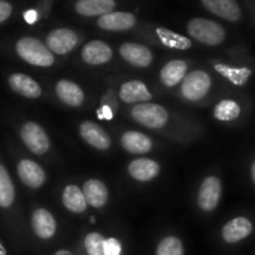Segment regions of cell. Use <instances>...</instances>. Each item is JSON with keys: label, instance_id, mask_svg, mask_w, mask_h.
Segmentation results:
<instances>
[{"label": "cell", "instance_id": "1", "mask_svg": "<svg viewBox=\"0 0 255 255\" xmlns=\"http://www.w3.org/2000/svg\"><path fill=\"white\" fill-rule=\"evenodd\" d=\"M16 55L36 67H49L55 63V55L48 49V46L33 36H22L15 43Z\"/></svg>", "mask_w": 255, "mask_h": 255}, {"label": "cell", "instance_id": "2", "mask_svg": "<svg viewBox=\"0 0 255 255\" xmlns=\"http://www.w3.org/2000/svg\"><path fill=\"white\" fill-rule=\"evenodd\" d=\"M81 255H123L120 239L106 236L100 232H88L79 242Z\"/></svg>", "mask_w": 255, "mask_h": 255}, {"label": "cell", "instance_id": "3", "mask_svg": "<svg viewBox=\"0 0 255 255\" xmlns=\"http://www.w3.org/2000/svg\"><path fill=\"white\" fill-rule=\"evenodd\" d=\"M188 34L193 36L196 40L209 45L217 46L224 42L226 39V30L221 24L206 19V18H193L187 24Z\"/></svg>", "mask_w": 255, "mask_h": 255}, {"label": "cell", "instance_id": "4", "mask_svg": "<svg viewBox=\"0 0 255 255\" xmlns=\"http://www.w3.org/2000/svg\"><path fill=\"white\" fill-rule=\"evenodd\" d=\"M130 115L137 124H140L146 128H154V130L164 127L169 121L167 111L161 105L151 103V102L134 105L131 108Z\"/></svg>", "mask_w": 255, "mask_h": 255}, {"label": "cell", "instance_id": "5", "mask_svg": "<svg viewBox=\"0 0 255 255\" xmlns=\"http://www.w3.org/2000/svg\"><path fill=\"white\" fill-rule=\"evenodd\" d=\"M19 137L25 148L36 155H43L51 149L48 133L36 121H25L19 128Z\"/></svg>", "mask_w": 255, "mask_h": 255}, {"label": "cell", "instance_id": "6", "mask_svg": "<svg viewBox=\"0 0 255 255\" xmlns=\"http://www.w3.org/2000/svg\"><path fill=\"white\" fill-rule=\"evenodd\" d=\"M45 45L54 55H66L79 45V34L67 27L54 28L46 34Z\"/></svg>", "mask_w": 255, "mask_h": 255}, {"label": "cell", "instance_id": "7", "mask_svg": "<svg viewBox=\"0 0 255 255\" xmlns=\"http://www.w3.org/2000/svg\"><path fill=\"white\" fill-rule=\"evenodd\" d=\"M211 85L212 79L205 70H193L184 78L181 84V93L187 100L197 102L209 93Z\"/></svg>", "mask_w": 255, "mask_h": 255}, {"label": "cell", "instance_id": "8", "mask_svg": "<svg viewBox=\"0 0 255 255\" xmlns=\"http://www.w3.org/2000/svg\"><path fill=\"white\" fill-rule=\"evenodd\" d=\"M30 227L33 235L40 241H51L57 235V220L46 208H36L30 217Z\"/></svg>", "mask_w": 255, "mask_h": 255}, {"label": "cell", "instance_id": "9", "mask_svg": "<svg viewBox=\"0 0 255 255\" xmlns=\"http://www.w3.org/2000/svg\"><path fill=\"white\" fill-rule=\"evenodd\" d=\"M16 175L18 179L30 190H39L46 182V172L45 169L30 158H21L16 164Z\"/></svg>", "mask_w": 255, "mask_h": 255}, {"label": "cell", "instance_id": "10", "mask_svg": "<svg viewBox=\"0 0 255 255\" xmlns=\"http://www.w3.org/2000/svg\"><path fill=\"white\" fill-rule=\"evenodd\" d=\"M79 136L81 139L97 151H108L112 146V140L108 131L100 127L94 121H84L79 124Z\"/></svg>", "mask_w": 255, "mask_h": 255}, {"label": "cell", "instance_id": "11", "mask_svg": "<svg viewBox=\"0 0 255 255\" xmlns=\"http://www.w3.org/2000/svg\"><path fill=\"white\" fill-rule=\"evenodd\" d=\"M221 191H223L221 181L217 176H208L202 182L200 190H199V197H197L199 208L206 212L214 211L220 203Z\"/></svg>", "mask_w": 255, "mask_h": 255}, {"label": "cell", "instance_id": "12", "mask_svg": "<svg viewBox=\"0 0 255 255\" xmlns=\"http://www.w3.org/2000/svg\"><path fill=\"white\" fill-rule=\"evenodd\" d=\"M112 46L103 40L94 39L84 45L81 49V58L90 66H102L112 60Z\"/></svg>", "mask_w": 255, "mask_h": 255}, {"label": "cell", "instance_id": "13", "mask_svg": "<svg viewBox=\"0 0 255 255\" xmlns=\"http://www.w3.org/2000/svg\"><path fill=\"white\" fill-rule=\"evenodd\" d=\"M7 85L13 93L19 94L25 99H39L42 96L40 84L36 79H33L31 76L21 73V72H15V73L9 75Z\"/></svg>", "mask_w": 255, "mask_h": 255}, {"label": "cell", "instance_id": "14", "mask_svg": "<svg viewBox=\"0 0 255 255\" xmlns=\"http://www.w3.org/2000/svg\"><path fill=\"white\" fill-rule=\"evenodd\" d=\"M82 193L87 200V205L94 209H102L109 202V188L102 179H87L82 185Z\"/></svg>", "mask_w": 255, "mask_h": 255}, {"label": "cell", "instance_id": "15", "mask_svg": "<svg viewBox=\"0 0 255 255\" xmlns=\"http://www.w3.org/2000/svg\"><path fill=\"white\" fill-rule=\"evenodd\" d=\"M55 94L58 100L69 108H79L85 102L84 90L70 79H60L55 84Z\"/></svg>", "mask_w": 255, "mask_h": 255}, {"label": "cell", "instance_id": "16", "mask_svg": "<svg viewBox=\"0 0 255 255\" xmlns=\"http://www.w3.org/2000/svg\"><path fill=\"white\" fill-rule=\"evenodd\" d=\"M120 55L134 67H148L152 63L151 49L136 42H124L120 46Z\"/></svg>", "mask_w": 255, "mask_h": 255}, {"label": "cell", "instance_id": "17", "mask_svg": "<svg viewBox=\"0 0 255 255\" xmlns=\"http://www.w3.org/2000/svg\"><path fill=\"white\" fill-rule=\"evenodd\" d=\"M97 25L106 31H126L136 25V16L131 12L114 10L97 19Z\"/></svg>", "mask_w": 255, "mask_h": 255}, {"label": "cell", "instance_id": "18", "mask_svg": "<svg viewBox=\"0 0 255 255\" xmlns=\"http://www.w3.org/2000/svg\"><path fill=\"white\" fill-rule=\"evenodd\" d=\"M118 96L121 102L127 105H140V103H148L151 100V91L142 81H127L121 85Z\"/></svg>", "mask_w": 255, "mask_h": 255}, {"label": "cell", "instance_id": "19", "mask_svg": "<svg viewBox=\"0 0 255 255\" xmlns=\"http://www.w3.org/2000/svg\"><path fill=\"white\" fill-rule=\"evenodd\" d=\"M128 175L139 182H148L158 176L160 173V164L155 160L151 158H136L128 163L127 166Z\"/></svg>", "mask_w": 255, "mask_h": 255}, {"label": "cell", "instance_id": "20", "mask_svg": "<svg viewBox=\"0 0 255 255\" xmlns=\"http://www.w3.org/2000/svg\"><path fill=\"white\" fill-rule=\"evenodd\" d=\"M61 203L69 212L76 214V215H82L88 209V205H87V200L84 197L82 188L75 185V184H69V185H66L63 188V191H61Z\"/></svg>", "mask_w": 255, "mask_h": 255}, {"label": "cell", "instance_id": "21", "mask_svg": "<svg viewBox=\"0 0 255 255\" xmlns=\"http://www.w3.org/2000/svg\"><path fill=\"white\" fill-rule=\"evenodd\" d=\"M253 223L245 217H236L230 220L223 229V239L227 244H236L248 238L253 233Z\"/></svg>", "mask_w": 255, "mask_h": 255}, {"label": "cell", "instance_id": "22", "mask_svg": "<svg viewBox=\"0 0 255 255\" xmlns=\"http://www.w3.org/2000/svg\"><path fill=\"white\" fill-rule=\"evenodd\" d=\"M121 146L130 154L142 155L152 149V140L140 131L128 130L121 136Z\"/></svg>", "mask_w": 255, "mask_h": 255}, {"label": "cell", "instance_id": "23", "mask_svg": "<svg viewBox=\"0 0 255 255\" xmlns=\"http://www.w3.org/2000/svg\"><path fill=\"white\" fill-rule=\"evenodd\" d=\"M117 3L114 0H79L75 3V10L81 16H103L114 12Z\"/></svg>", "mask_w": 255, "mask_h": 255}, {"label": "cell", "instance_id": "24", "mask_svg": "<svg viewBox=\"0 0 255 255\" xmlns=\"http://www.w3.org/2000/svg\"><path fill=\"white\" fill-rule=\"evenodd\" d=\"M202 4L227 21H239L242 18V10L235 0H202Z\"/></svg>", "mask_w": 255, "mask_h": 255}, {"label": "cell", "instance_id": "25", "mask_svg": "<svg viewBox=\"0 0 255 255\" xmlns=\"http://www.w3.org/2000/svg\"><path fill=\"white\" fill-rule=\"evenodd\" d=\"M187 63L184 60H172L160 70V79L166 87H175L187 76Z\"/></svg>", "mask_w": 255, "mask_h": 255}, {"label": "cell", "instance_id": "26", "mask_svg": "<svg viewBox=\"0 0 255 255\" xmlns=\"http://www.w3.org/2000/svg\"><path fill=\"white\" fill-rule=\"evenodd\" d=\"M155 33L158 36V40L161 42V45H164L166 48H170V49H190L193 46V42L190 37L187 36H182L179 33H175L169 28H164V27H157L155 28Z\"/></svg>", "mask_w": 255, "mask_h": 255}, {"label": "cell", "instance_id": "27", "mask_svg": "<svg viewBox=\"0 0 255 255\" xmlns=\"http://www.w3.org/2000/svg\"><path fill=\"white\" fill-rule=\"evenodd\" d=\"M15 203V185L12 182V178L4 167L3 163H0V209H9Z\"/></svg>", "mask_w": 255, "mask_h": 255}, {"label": "cell", "instance_id": "28", "mask_svg": "<svg viewBox=\"0 0 255 255\" xmlns=\"http://www.w3.org/2000/svg\"><path fill=\"white\" fill-rule=\"evenodd\" d=\"M215 70L223 75L224 78H227L230 82H233L235 85H244L247 84V81L251 76V70L247 67H230L226 64H215Z\"/></svg>", "mask_w": 255, "mask_h": 255}, {"label": "cell", "instance_id": "29", "mask_svg": "<svg viewBox=\"0 0 255 255\" xmlns=\"http://www.w3.org/2000/svg\"><path fill=\"white\" fill-rule=\"evenodd\" d=\"M241 111L242 109H241L238 102L226 99V100H221L215 106L214 115H215V118L218 121H233V120H236L241 115Z\"/></svg>", "mask_w": 255, "mask_h": 255}, {"label": "cell", "instance_id": "30", "mask_svg": "<svg viewBox=\"0 0 255 255\" xmlns=\"http://www.w3.org/2000/svg\"><path fill=\"white\" fill-rule=\"evenodd\" d=\"M155 255H184V245L181 239L175 236H167L160 241Z\"/></svg>", "mask_w": 255, "mask_h": 255}, {"label": "cell", "instance_id": "31", "mask_svg": "<svg viewBox=\"0 0 255 255\" xmlns=\"http://www.w3.org/2000/svg\"><path fill=\"white\" fill-rule=\"evenodd\" d=\"M12 12H13V6L9 1L0 0V24L7 21L10 18Z\"/></svg>", "mask_w": 255, "mask_h": 255}, {"label": "cell", "instance_id": "32", "mask_svg": "<svg viewBox=\"0 0 255 255\" xmlns=\"http://www.w3.org/2000/svg\"><path fill=\"white\" fill-rule=\"evenodd\" d=\"M54 255H75V254H73L72 251H69V250H64V248H63V250H58V251H55V253H54Z\"/></svg>", "mask_w": 255, "mask_h": 255}, {"label": "cell", "instance_id": "33", "mask_svg": "<svg viewBox=\"0 0 255 255\" xmlns=\"http://www.w3.org/2000/svg\"><path fill=\"white\" fill-rule=\"evenodd\" d=\"M0 255H7V253H6V248H4V245L1 244V241H0Z\"/></svg>", "mask_w": 255, "mask_h": 255}, {"label": "cell", "instance_id": "34", "mask_svg": "<svg viewBox=\"0 0 255 255\" xmlns=\"http://www.w3.org/2000/svg\"><path fill=\"white\" fill-rule=\"evenodd\" d=\"M251 175H253V181H254L255 184V161L254 164H253V167H251Z\"/></svg>", "mask_w": 255, "mask_h": 255}]
</instances>
